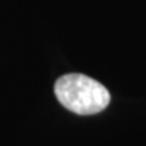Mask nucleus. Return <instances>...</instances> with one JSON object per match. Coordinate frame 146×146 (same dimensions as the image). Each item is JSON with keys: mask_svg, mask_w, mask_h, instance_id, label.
Returning <instances> with one entry per match:
<instances>
[{"mask_svg": "<svg viewBox=\"0 0 146 146\" xmlns=\"http://www.w3.org/2000/svg\"><path fill=\"white\" fill-rule=\"evenodd\" d=\"M54 94L65 108L78 115L98 114L111 100L103 84L81 73L61 76L54 84Z\"/></svg>", "mask_w": 146, "mask_h": 146, "instance_id": "obj_1", "label": "nucleus"}]
</instances>
